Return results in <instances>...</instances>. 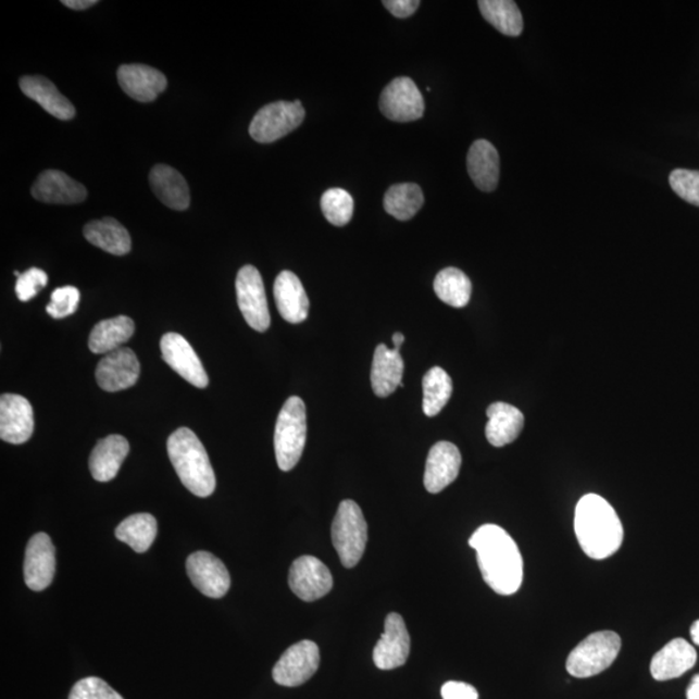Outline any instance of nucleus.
<instances>
[{
	"label": "nucleus",
	"mask_w": 699,
	"mask_h": 699,
	"mask_svg": "<svg viewBox=\"0 0 699 699\" xmlns=\"http://www.w3.org/2000/svg\"><path fill=\"white\" fill-rule=\"evenodd\" d=\"M621 648L620 635L613 631H599L573 649L567 658L566 670L570 675L579 678L599 675L612 666Z\"/></svg>",
	"instance_id": "6"
},
{
	"label": "nucleus",
	"mask_w": 699,
	"mask_h": 699,
	"mask_svg": "<svg viewBox=\"0 0 699 699\" xmlns=\"http://www.w3.org/2000/svg\"><path fill=\"white\" fill-rule=\"evenodd\" d=\"M404 363L398 350L378 345L373 357L371 383L372 389L379 398L391 396L402 385Z\"/></svg>",
	"instance_id": "24"
},
{
	"label": "nucleus",
	"mask_w": 699,
	"mask_h": 699,
	"mask_svg": "<svg viewBox=\"0 0 699 699\" xmlns=\"http://www.w3.org/2000/svg\"><path fill=\"white\" fill-rule=\"evenodd\" d=\"M688 699H699V674L691 678L687 689Z\"/></svg>",
	"instance_id": "44"
},
{
	"label": "nucleus",
	"mask_w": 699,
	"mask_h": 699,
	"mask_svg": "<svg viewBox=\"0 0 699 699\" xmlns=\"http://www.w3.org/2000/svg\"><path fill=\"white\" fill-rule=\"evenodd\" d=\"M461 467V453L451 442H438L427 454L424 485L430 494L444 491L458 478Z\"/></svg>",
	"instance_id": "20"
},
{
	"label": "nucleus",
	"mask_w": 699,
	"mask_h": 699,
	"mask_svg": "<svg viewBox=\"0 0 699 699\" xmlns=\"http://www.w3.org/2000/svg\"><path fill=\"white\" fill-rule=\"evenodd\" d=\"M307 111L300 100L276 101L263 107L254 115L249 127L250 137L262 145H269L285 137L300 126Z\"/></svg>",
	"instance_id": "7"
},
{
	"label": "nucleus",
	"mask_w": 699,
	"mask_h": 699,
	"mask_svg": "<svg viewBox=\"0 0 699 699\" xmlns=\"http://www.w3.org/2000/svg\"><path fill=\"white\" fill-rule=\"evenodd\" d=\"M423 389L424 413L426 416L434 417L445 409L452 396V379L440 366H434V369L426 372L423 378Z\"/></svg>",
	"instance_id": "35"
},
{
	"label": "nucleus",
	"mask_w": 699,
	"mask_h": 699,
	"mask_svg": "<svg viewBox=\"0 0 699 699\" xmlns=\"http://www.w3.org/2000/svg\"><path fill=\"white\" fill-rule=\"evenodd\" d=\"M670 186L684 201L699 207V172L697 170H674L670 174Z\"/></svg>",
	"instance_id": "37"
},
{
	"label": "nucleus",
	"mask_w": 699,
	"mask_h": 699,
	"mask_svg": "<svg viewBox=\"0 0 699 699\" xmlns=\"http://www.w3.org/2000/svg\"><path fill=\"white\" fill-rule=\"evenodd\" d=\"M61 3L66 5L67 9L76 11H84L90 9V7L95 4H98L97 0H63Z\"/></svg>",
	"instance_id": "43"
},
{
	"label": "nucleus",
	"mask_w": 699,
	"mask_h": 699,
	"mask_svg": "<svg viewBox=\"0 0 699 699\" xmlns=\"http://www.w3.org/2000/svg\"><path fill=\"white\" fill-rule=\"evenodd\" d=\"M47 283H49V276H47L43 270L32 267L25 271L16 283L18 300L22 302L30 301L32 298L36 297L39 291L46 287Z\"/></svg>",
	"instance_id": "40"
},
{
	"label": "nucleus",
	"mask_w": 699,
	"mask_h": 699,
	"mask_svg": "<svg viewBox=\"0 0 699 699\" xmlns=\"http://www.w3.org/2000/svg\"><path fill=\"white\" fill-rule=\"evenodd\" d=\"M274 296L277 310L285 322L300 324L307 321L310 302L300 277L291 271H283L276 277Z\"/></svg>",
	"instance_id": "21"
},
{
	"label": "nucleus",
	"mask_w": 699,
	"mask_h": 699,
	"mask_svg": "<svg viewBox=\"0 0 699 699\" xmlns=\"http://www.w3.org/2000/svg\"><path fill=\"white\" fill-rule=\"evenodd\" d=\"M140 376V363L132 349L120 348L107 354L97 366V383L104 391L133 388Z\"/></svg>",
	"instance_id": "13"
},
{
	"label": "nucleus",
	"mask_w": 699,
	"mask_h": 699,
	"mask_svg": "<svg viewBox=\"0 0 699 699\" xmlns=\"http://www.w3.org/2000/svg\"><path fill=\"white\" fill-rule=\"evenodd\" d=\"M86 240L93 247L113 255H126L132 250V237L118 221L103 219L87 223L84 228Z\"/></svg>",
	"instance_id": "29"
},
{
	"label": "nucleus",
	"mask_w": 699,
	"mask_h": 699,
	"mask_svg": "<svg viewBox=\"0 0 699 699\" xmlns=\"http://www.w3.org/2000/svg\"><path fill=\"white\" fill-rule=\"evenodd\" d=\"M120 541L133 548L137 553H145L153 545L158 536V521L152 514L138 513L122 521L115 528Z\"/></svg>",
	"instance_id": "32"
},
{
	"label": "nucleus",
	"mask_w": 699,
	"mask_h": 699,
	"mask_svg": "<svg viewBox=\"0 0 699 699\" xmlns=\"http://www.w3.org/2000/svg\"><path fill=\"white\" fill-rule=\"evenodd\" d=\"M117 78L122 90L140 103H151L167 87L164 73L142 64L121 65Z\"/></svg>",
	"instance_id": "19"
},
{
	"label": "nucleus",
	"mask_w": 699,
	"mask_h": 699,
	"mask_svg": "<svg viewBox=\"0 0 699 699\" xmlns=\"http://www.w3.org/2000/svg\"><path fill=\"white\" fill-rule=\"evenodd\" d=\"M366 540L369 527L361 507L355 501L344 500L332 525V541L345 567L358 565L363 558Z\"/></svg>",
	"instance_id": "5"
},
{
	"label": "nucleus",
	"mask_w": 699,
	"mask_h": 699,
	"mask_svg": "<svg viewBox=\"0 0 699 699\" xmlns=\"http://www.w3.org/2000/svg\"><path fill=\"white\" fill-rule=\"evenodd\" d=\"M467 173L477 188L492 192L499 185L500 158L490 141L480 139L473 142L467 153Z\"/></svg>",
	"instance_id": "23"
},
{
	"label": "nucleus",
	"mask_w": 699,
	"mask_h": 699,
	"mask_svg": "<svg viewBox=\"0 0 699 699\" xmlns=\"http://www.w3.org/2000/svg\"><path fill=\"white\" fill-rule=\"evenodd\" d=\"M434 291L439 300L454 309L465 308L472 297V282L463 271L448 267L434 280Z\"/></svg>",
	"instance_id": "33"
},
{
	"label": "nucleus",
	"mask_w": 699,
	"mask_h": 699,
	"mask_svg": "<svg viewBox=\"0 0 699 699\" xmlns=\"http://www.w3.org/2000/svg\"><path fill=\"white\" fill-rule=\"evenodd\" d=\"M307 438V405L301 398L290 397L277 417L274 437L276 461L283 472L294 470L301 460Z\"/></svg>",
	"instance_id": "4"
},
{
	"label": "nucleus",
	"mask_w": 699,
	"mask_h": 699,
	"mask_svg": "<svg viewBox=\"0 0 699 699\" xmlns=\"http://www.w3.org/2000/svg\"><path fill=\"white\" fill-rule=\"evenodd\" d=\"M70 699H124L99 677H86L72 688Z\"/></svg>",
	"instance_id": "39"
},
{
	"label": "nucleus",
	"mask_w": 699,
	"mask_h": 699,
	"mask_svg": "<svg viewBox=\"0 0 699 699\" xmlns=\"http://www.w3.org/2000/svg\"><path fill=\"white\" fill-rule=\"evenodd\" d=\"M288 582L294 594L307 602L322 599L334 587L329 569L312 556H302L291 563Z\"/></svg>",
	"instance_id": "11"
},
{
	"label": "nucleus",
	"mask_w": 699,
	"mask_h": 699,
	"mask_svg": "<svg viewBox=\"0 0 699 699\" xmlns=\"http://www.w3.org/2000/svg\"><path fill=\"white\" fill-rule=\"evenodd\" d=\"M479 11L487 23L507 37H519L524 32V17L512 0H479Z\"/></svg>",
	"instance_id": "31"
},
{
	"label": "nucleus",
	"mask_w": 699,
	"mask_h": 699,
	"mask_svg": "<svg viewBox=\"0 0 699 699\" xmlns=\"http://www.w3.org/2000/svg\"><path fill=\"white\" fill-rule=\"evenodd\" d=\"M161 352L164 361L172 366L178 375L199 389H205L209 377L200 358L197 357L192 346L178 334H166L161 338Z\"/></svg>",
	"instance_id": "16"
},
{
	"label": "nucleus",
	"mask_w": 699,
	"mask_h": 699,
	"mask_svg": "<svg viewBox=\"0 0 699 699\" xmlns=\"http://www.w3.org/2000/svg\"><path fill=\"white\" fill-rule=\"evenodd\" d=\"M149 183L158 199L170 209L183 212L191 203V194L185 176L172 166L155 165L149 174Z\"/></svg>",
	"instance_id": "28"
},
{
	"label": "nucleus",
	"mask_w": 699,
	"mask_h": 699,
	"mask_svg": "<svg viewBox=\"0 0 699 699\" xmlns=\"http://www.w3.org/2000/svg\"><path fill=\"white\" fill-rule=\"evenodd\" d=\"M424 205V195L415 183H402L389 188L384 199L386 212L398 221H409Z\"/></svg>",
	"instance_id": "34"
},
{
	"label": "nucleus",
	"mask_w": 699,
	"mask_h": 699,
	"mask_svg": "<svg viewBox=\"0 0 699 699\" xmlns=\"http://www.w3.org/2000/svg\"><path fill=\"white\" fill-rule=\"evenodd\" d=\"M470 546L477 552L484 581L494 592L509 596L517 592L524 581V560L511 535L498 525L480 526L471 536Z\"/></svg>",
	"instance_id": "1"
},
{
	"label": "nucleus",
	"mask_w": 699,
	"mask_h": 699,
	"mask_svg": "<svg viewBox=\"0 0 699 699\" xmlns=\"http://www.w3.org/2000/svg\"><path fill=\"white\" fill-rule=\"evenodd\" d=\"M697 651L684 639L671 640L653 657L650 663L651 676L657 682L681 677L696 666Z\"/></svg>",
	"instance_id": "22"
},
{
	"label": "nucleus",
	"mask_w": 699,
	"mask_h": 699,
	"mask_svg": "<svg viewBox=\"0 0 699 699\" xmlns=\"http://www.w3.org/2000/svg\"><path fill=\"white\" fill-rule=\"evenodd\" d=\"M32 195L40 202L76 205L86 200L87 189L60 170H46L34 183Z\"/></svg>",
	"instance_id": "18"
},
{
	"label": "nucleus",
	"mask_w": 699,
	"mask_h": 699,
	"mask_svg": "<svg viewBox=\"0 0 699 699\" xmlns=\"http://www.w3.org/2000/svg\"><path fill=\"white\" fill-rule=\"evenodd\" d=\"M20 88L29 99L36 101L47 113L61 121H70L76 115V108L58 87L42 76H26L20 79Z\"/></svg>",
	"instance_id": "26"
},
{
	"label": "nucleus",
	"mask_w": 699,
	"mask_h": 699,
	"mask_svg": "<svg viewBox=\"0 0 699 699\" xmlns=\"http://www.w3.org/2000/svg\"><path fill=\"white\" fill-rule=\"evenodd\" d=\"M486 438L494 447H504L520 437L525 416L515 407L498 402L487 409Z\"/></svg>",
	"instance_id": "27"
},
{
	"label": "nucleus",
	"mask_w": 699,
	"mask_h": 699,
	"mask_svg": "<svg viewBox=\"0 0 699 699\" xmlns=\"http://www.w3.org/2000/svg\"><path fill=\"white\" fill-rule=\"evenodd\" d=\"M379 110L394 122L416 121L424 115V98L411 78L399 77L385 87L379 98Z\"/></svg>",
	"instance_id": "10"
},
{
	"label": "nucleus",
	"mask_w": 699,
	"mask_h": 699,
	"mask_svg": "<svg viewBox=\"0 0 699 699\" xmlns=\"http://www.w3.org/2000/svg\"><path fill=\"white\" fill-rule=\"evenodd\" d=\"M134 332L135 324L128 316L107 319L95 325L88 338V348L93 354H110L120 349L121 345L130 341Z\"/></svg>",
	"instance_id": "30"
},
{
	"label": "nucleus",
	"mask_w": 699,
	"mask_h": 699,
	"mask_svg": "<svg viewBox=\"0 0 699 699\" xmlns=\"http://www.w3.org/2000/svg\"><path fill=\"white\" fill-rule=\"evenodd\" d=\"M321 207L325 220L337 227L346 226L354 214V200L341 188L328 189L322 197Z\"/></svg>",
	"instance_id": "36"
},
{
	"label": "nucleus",
	"mask_w": 699,
	"mask_h": 699,
	"mask_svg": "<svg viewBox=\"0 0 699 699\" xmlns=\"http://www.w3.org/2000/svg\"><path fill=\"white\" fill-rule=\"evenodd\" d=\"M321 664V651L314 641L303 640L285 650L273 670L274 681L283 687H300L310 681Z\"/></svg>",
	"instance_id": "9"
},
{
	"label": "nucleus",
	"mask_w": 699,
	"mask_h": 699,
	"mask_svg": "<svg viewBox=\"0 0 699 699\" xmlns=\"http://www.w3.org/2000/svg\"><path fill=\"white\" fill-rule=\"evenodd\" d=\"M128 452H130V445L125 437L118 436V434L100 439L91 452L90 461H88L93 479L98 482L114 479Z\"/></svg>",
	"instance_id": "25"
},
{
	"label": "nucleus",
	"mask_w": 699,
	"mask_h": 699,
	"mask_svg": "<svg viewBox=\"0 0 699 699\" xmlns=\"http://www.w3.org/2000/svg\"><path fill=\"white\" fill-rule=\"evenodd\" d=\"M80 301V294L76 287L66 285L53 290L51 302L47 304V314L53 319H64L77 311Z\"/></svg>",
	"instance_id": "38"
},
{
	"label": "nucleus",
	"mask_w": 699,
	"mask_h": 699,
	"mask_svg": "<svg viewBox=\"0 0 699 699\" xmlns=\"http://www.w3.org/2000/svg\"><path fill=\"white\" fill-rule=\"evenodd\" d=\"M237 303L244 319L250 328L266 332L270 328L271 316L260 271L254 266H244L236 277Z\"/></svg>",
	"instance_id": "8"
},
{
	"label": "nucleus",
	"mask_w": 699,
	"mask_h": 699,
	"mask_svg": "<svg viewBox=\"0 0 699 699\" xmlns=\"http://www.w3.org/2000/svg\"><path fill=\"white\" fill-rule=\"evenodd\" d=\"M187 574L202 595L221 599L230 587V576L224 563L210 552H195L187 559Z\"/></svg>",
	"instance_id": "15"
},
{
	"label": "nucleus",
	"mask_w": 699,
	"mask_h": 699,
	"mask_svg": "<svg viewBox=\"0 0 699 699\" xmlns=\"http://www.w3.org/2000/svg\"><path fill=\"white\" fill-rule=\"evenodd\" d=\"M690 636L691 640H694V642L699 647V621L691 624Z\"/></svg>",
	"instance_id": "46"
},
{
	"label": "nucleus",
	"mask_w": 699,
	"mask_h": 699,
	"mask_svg": "<svg viewBox=\"0 0 699 699\" xmlns=\"http://www.w3.org/2000/svg\"><path fill=\"white\" fill-rule=\"evenodd\" d=\"M168 459L183 485L196 497L208 498L215 491L216 479L212 463L199 437L180 427L167 440Z\"/></svg>",
	"instance_id": "3"
},
{
	"label": "nucleus",
	"mask_w": 699,
	"mask_h": 699,
	"mask_svg": "<svg viewBox=\"0 0 699 699\" xmlns=\"http://www.w3.org/2000/svg\"><path fill=\"white\" fill-rule=\"evenodd\" d=\"M57 573V549L45 533L33 536L26 547L24 561L25 585L40 592L51 586Z\"/></svg>",
	"instance_id": "12"
},
{
	"label": "nucleus",
	"mask_w": 699,
	"mask_h": 699,
	"mask_svg": "<svg viewBox=\"0 0 699 699\" xmlns=\"http://www.w3.org/2000/svg\"><path fill=\"white\" fill-rule=\"evenodd\" d=\"M410 650L411 637L402 615L389 614L385 621V633L373 650V662L384 671L402 667L409 660Z\"/></svg>",
	"instance_id": "14"
},
{
	"label": "nucleus",
	"mask_w": 699,
	"mask_h": 699,
	"mask_svg": "<svg viewBox=\"0 0 699 699\" xmlns=\"http://www.w3.org/2000/svg\"><path fill=\"white\" fill-rule=\"evenodd\" d=\"M383 4L392 16L407 18L413 15L419 9V0H384Z\"/></svg>",
	"instance_id": "42"
},
{
	"label": "nucleus",
	"mask_w": 699,
	"mask_h": 699,
	"mask_svg": "<svg viewBox=\"0 0 699 699\" xmlns=\"http://www.w3.org/2000/svg\"><path fill=\"white\" fill-rule=\"evenodd\" d=\"M575 534L588 558L606 560L620 551L623 526L614 508L599 495L588 494L575 509Z\"/></svg>",
	"instance_id": "2"
},
{
	"label": "nucleus",
	"mask_w": 699,
	"mask_h": 699,
	"mask_svg": "<svg viewBox=\"0 0 699 699\" xmlns=\"http://www.w3.org/2000/svg\"><path fill=\"white\" fill-rule=\"evenodd\" d=\"M404 342V336L400 334V332H397V334H394L392 336V344H394V350H398L402 348V345Z\"/></svg>",
	"instance_id": "45"
},
{
	"label": "nucleus",
	"mask_w": 699,
	"mask_h": 699,
	"mask_svg": "<svg viewBox=\"0 0 699 699\" xmlns=\"http://www.w3.org/2000/svg\"><path fill=\"white\" fill-rule=\"evenodd\" d=\"M440 694H442L444 699H478L476 688L460 682H447Z\"/></svg>",
	"instance_id": "41"
},
{
	"label": "nucleus",
	"mask_w": 699,
	"mask_h": 699,
	"mask_svg": "<svg viewBox=\"0 0 699 699\" xmlns=\"http://www.w3.org/2000/svg\"><path fill=\"white\" fill-rule=\"evenodd\" d=\"M34 432V412L28 399L17 394L0 398V438L7 444L28 442Z\"/></svg>",
	"instance_id": "17"
}]
</instances>
